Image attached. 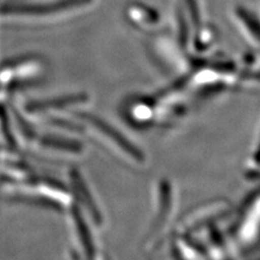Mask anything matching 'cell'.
Masks as SVG:
<instances>
[{
	"mask_svg": "<svg viewBox=\"0 0 260 260\" xmlns=\"http://www.w3.org/2000/svg\"><path fill=\"white\" fill-rule=\"evenodd\" d=\"M2 192L9 200L32 203L59 210H68L74 204L73 193L51 179L27 177L21 180L4 181Z\"/></svg>",
	"mask_w": 260,
	"mask_h": 260,
	"instance_id": "cell-1",
	"label": "cell"
},
{
	"mask_svg": "<svg viewBox=\"0 0 260 260\" xmlns=\"http://www.w3.org/2000/svg\"><path fill=\"white\" fill-rule=\"evenodd\" d=\"M74 118L80 125V135L88 136L90 140L103 146L107 151L136 164H140L143 160L141 152L104 120L88 113H78L74 115Z\"/></svg>",
	"mask_w": 260,
	"mask_h": 260,
	"instance_id": "cell-2",
	"label": "cell"
},
{
	"mask_svg": "<svg viewBox=\"0 0 260 260\" xmlns=\"http://www.w3.org/2000/svg\"><path fill=\"white\" fill-rule=\"evenodd\" d=\"M27 146L36 155L52 160L76 159L84 154V146L79 142L50 136L35 135Z\"/></svg>",
	"mask_w": 260,
	"mask_h": 260,
	"instance_id": "cell-3",
	"label": "cell"
},
{
	"mask_svg": "<svg viewBox=\"0 0 260 260\" xmlns=\"http://www.w3.org/2000/svg\"><path fill=\"white\" fill-rule=\"evenodd\" d=\"M69 225L72 233V240L76 244L78 251L87 258H93L95 247L86 218L83 216L79 206L73 204L68 210Z\"/></svg>",
	"mask_w": 260,
	"mask_h": 260,
	"instance_id": "cell-4",
	"label": "cell"
},
{
	"mask_svg": "<svg viewBox=\"0 0 260 260\" xmlns=\"http://www.w3.org/2000/svg\"><path fill=\"white\" fill-rule=\"evenodd\" d=\"M88 100L86 95H71L59 98V99L34 102L27 107V112L31 115H35L39 118L46 117L49 118L52 114H59L60 112H64L79 105V103H85Z\"/></svg>",
	"mask_w": 260,
	"mask_h": 260,
	"instance_id": "cell-5",
	"label": "cell"
},
{
	"mask_svg": "<svg viewBox=\"0 0 260 260\" xmlns=\"http://www.w3.org/2000/svg\"><path fill=\"white\" fill-rule=\"evenodd\" d=\"M71 184L73 190V197L77 198L79 201V208L86 209L88 218L94 223V224H101L102 223V217L99 209H98L96 204H94L93 199L91 197L90 192H89L85 181L79 176V173L76 170H73L71 173Z\"/></svg>",
	"mask_w": 260,
	"mask_h": 260,
	"instance_id": "cell-6",
	"label": "cell"
}]
</instances>
